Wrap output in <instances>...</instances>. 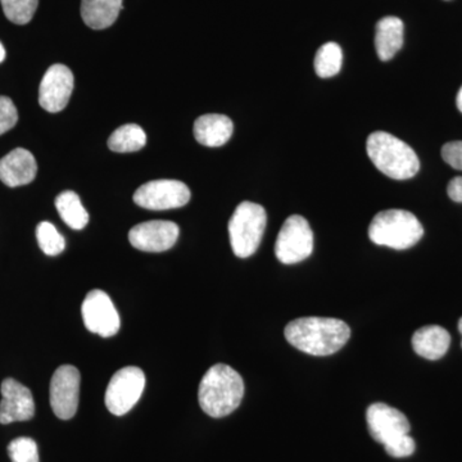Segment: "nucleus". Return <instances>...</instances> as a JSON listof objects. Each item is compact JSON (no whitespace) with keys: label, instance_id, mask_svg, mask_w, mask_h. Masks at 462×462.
<instances>
[{"label":"nucleus","instance_id":"obj_24","mask_svg":"<svg viewBox=\"0 0 462 462\" xmlns=\"http://www.w3.org/2000/svg\"><path fill=\"white\" fill-rule=\"evenodd\" d=\"M5 17L17 25H26L32 20L39 0H0Z\"/></svg>","mask_w":462,"mask_h":462},{"label":"nucleus","instance_id":"obj_13","mask_svg":"<svg viewBox=\"0 0 462 462\" xmlns=\"http://www.w3.org/2000/svg\"><path fill=\"white\" fill-rule=\"evenodd\" d=\"M179 233L178 225L171 221H148L134 226L130 230L129 240L133 247L139 251L160 254L175 245Z\"/></svg>","mask_w":462,"mask_h":462},{"label":"nucleus","instance_id":"obj_28","mask_svg":"<svg viewBox=\"0 0 462 462\" xmlns=\"http://www.w3.org/2000/svg\"><path fill=\"white\" fill-rule=\"evenodd\" d=\"M442 157L449 166L462 171V142L446 143L442 148Z\"/></svg>","mask_w":462,"mask_h":462},{"label":"nucleus","instance_id":"obj_20","mask_svg":"<svg viewBox=\"0 0 462 462\" xmlns=\"http://www.w3.org/2000/svg\"><path fill=\"white\" fill-rule=\"evenodd\" d=\"M56 208L60 218L71 229L81 230L89 223V214L75 191L67 190L56 199Z\"/></svg>","mask_w":462,"mask_h":462},{"label":"nucleus","instance_id":"obj_29","mask_svg":"<svg viewBox=\"0 0 462 462\" xmlns=\"http://www.w3.org/2000/svg\"><path fill=\"white\" fill-rule=\"evenodd\" d=\"M449 199L456 203H462V176L452 179L449 181L448 188H447Z\"/></svg>","mask_w":462,"mask_h":462},{"label":"nucleus","instance_id":"obj_31","mask_svg":"<svg viewBox=\"0 0 462 462\" xmlns=\"http://www.w3.org/2000/svg\"><path fill=\"white\" fill-rule=\"evenodd\" d=\"M5 60V47H3L2 42H0V63L3 62V60Z\"/></svg>","mask_w":462,"mask_h":462},{"label":"nucleus","instance_id":"obj_32","mask_svg":"<svg viewBox=\"0 0 462 462\" xmlns=\"http://www.w3.org/2000/svg\"><path fill=\"white\" fill-rule=\"evenodd\" d=\"M458 331H460L461 336H462V318L460 319V321H458ZM461 346H462V342H461Z\"/></svg>","mask_w":462,"mask_h":462},{"label":"nucleus","instance_id":"obj_3","mask_svg":"<svg viewBox=\"0 0 462 462\" xmlns=\"http://www.w3.org/2000/svg\"><path fill=\"white\" fill-rule=\"evenodd\" d=\"M367 156L380 172L394 180L411 179L420 169L418 154L409 144L385 132L367 138Z\"/></svg>","mask_w":462,"mask_h":462},{"label":"nucleus","instance_id":"obj_18","mask_svg":"<svg viewBox=\"0 0 462 462\" xmlns=\"http://www.w3.org/2000/svg\"><path fill=\"white\" fill-rule=\"evenodd\" d=\"M403 45V23L398 17L382 18L376 23L375 48L382 60H391Z\"/></svg>","mask_w":462,"mask_h":462},{"label":"nucleus","instance_id":"obj_19","mask_svg":"<svg viewBox=\"0 0 462 462\" xmlns=\"http://www.w3.org/2000/svg\"><path fill=\"white\" fill-rule=\"evenodd\" d=\"M123 9V0H81V17L90 29L105 30L114 25Z\"/></svg>","mask_w":462,"mask_h":462},{"label":"nucleus","instance_id":"obj_11","mask_svg":"<svg viewBox=\"0 0 462 462\" xmlns=\"http://www.w3.org/2000/svg\"><path fill=\"white\" fill-rule=\"evenodd\" d=\"M74 90V75L65 65L51 66L39 88V103L51 114L63 111L69 105Z\"/></svg>","mask_w":462,"mask_h":462},{"label":"nucleus","instance_id":"obj_17","mask_svg":"<svg viewBox=\"0 0 462 462\" xmlns=\"http://www.w3.org/2000/svg\"><path fill=\"white\" fill-rule=\"evenodd\" d=\"M449 345L451 336L445 328L438 325L420 328L412 337L413 351L427 360H439L448 351Z\"/></svg>","mask_w":462,"mask_h":462},{"label":"nucleus","instance_id":"obj_25","mask_svg":"<svg viewBox=\"0 0 462 462\" xmlns=\"http://www.w3.org/2000/svg\"><path fill=\"white\" fill-rule=\"evenodd\" d=\"M8 455L12 462H41L39 449L32 438L20 437L8 446Z\"/></svg>","mask_w":462,"mask_h":462},{"label":"nucleus","instance_id":"obj_4","mask_svg":"<svg viewBox=\"0 0 462 462\" xmlns=\"http://www.w3.org/2000/svg\"><path fill=\"white\" fill-rule=\"evenodd\" d=\"M424 236V229L415 215L403 209L379 212L369 226V238L376 245L398 249L413 247Z\"/></svg>","mask_w":462,"mask_h":462},{"label":"nucleus","instance_id":"obj_1","mask_svg":"<svg viewBox=\"0 0 462 462\" xmlns=\"http://www.w3.org/2000/svg\"><path fill=\"white\" fill-rule=\"evenodd\" d=\"M351 329L333 318H300L289 322L285 338L294 348L311 356H330L348 342Z\"/></svg>","mask_w":462,"mask_h":462},{"label":"nucleus","instance_id":"obj_30","mask_svg":"<svg viewBox=\"0 0 462 462\" xmlns=\"http://www.w3.org/2000/svg\"><path fill=\"white\" fill-rule=\"evenodd\" d=\"M456 105H457L458 111L462 114V87L460 91H458L457 98H456Z\"/></svg>","mask_w":462,"mask_h":462},{"label":"nucleus","instance_id":"obj_26","mask_svg":"<svg viewBox=\"0 0 462 462\" xmlns=\"http://www.w3.org/2000/svg\"><path fill=\"white\" fill-rule=\"evenodd\" d=\"M18 112L16 106L8 97L0 96V135L16 126Z\"/></svg>","mask_w":462,"mask_h":462},{"label":"nucleus","instance_id":"obj_15","mask_svg":"<svg viewBox=\"0 0 462 462\" xmlns=\"http://www.w3.org/2000/svg\"><path fill=\"white\" fill-rule=\"evenodd\" d=\"M38 173V163L32 152L17 148L0 160V180L9 188L30 184Z\"/></svg>","mask_w":462,"mask_h":462},{"label":"nucleus","instance_id":"obj_2","mask_svg":"<svg viewBox=\"0 0 462 462\" xmlns=\"http://www.w3.org/2000/svg\"><path fill=\"white\" fill-rule=\"evenodd\" d=\"M245 396V382L238 372L225 364L212 366L199 384L200 407L211 418L220 419L238 409Z\"/></svg>","mask_w":462,"mask_h":462},{"label":"nucleus","instance_id":"obj_21","mask_svg":"<svg viewBox=\"0 0 462 462\" xmlns=\"http://www.w3.org/2000/svg\"><path fill=\"white\" fill-rule=\"evenodd\" d=\"M147 135L139 125L127 124L118 127L108 139V148L117 153L138 152L145 147Z\"/></svg>","mask_w":462,"mask_h":462},{"label":"nucleus","instance_id":"obj_22","mask_svg":"<svg viewBox=\"0 0 462 462\" xmlns=\"http://www.w3.org/2000/svg\"><path fill=\"white\" fill-rule=\"evenodd\" d=\"M342 50L337 42H327L319 48L315 57L316 74L322 79L336 76L342 69Z\"/></svg>","mask_w":462,"mask_h":462},{"label":"nucleus","instance_id":"obj_27","mask_svg":"<svg viewBox=\"0 0 462 462\" xmlns=\"http://www.w3.org/2000/svg\"><path fill=\"white\" fill-rule=\"evenodd\" d=\"M384 448L392 457L402 458L411 456L415 452L416 445L415 440L409 434H404V436L388 442L387 445H384Z\"/></svg>","mask_w":462,"mask_h":462},{"label":"nucleus","instance_id":"obj_10","mask_svg":"<svg viewBox=\"0 0 462 462\" xmlns=\"http://www.w3.org/2000/svg\"><path fill=\"white\" fill-rule=\"evenodd\" d=\"M81 376L71 365L58 367L51 382V406L57 418L69 420L78 412Z\"/></svg>","mask_w":462,"mask_h":462},{"label":"nucleus","instance_id":"obj_9","mask_svg":"<svg viewBox=\"0 0 462 462\" xmlns=\"http://www.w3.org/2000/svg\"><path fill=\"white\" fill-rule=\"evenodd\" d=\"M85 327L90 333L109 338L121 328L120 315L106 291L94 289L85 297L81 306Z\"/></svg>","mask_w":462,"mask_h":462},{"label":"nucleus","instance_id":"obj_6","mask_svg":"<svg viewBox=\"0 0 462 462\" xmlns=\"http://www.w3.org/2000/svg\"><path fill=\"white\" fill-rule=\"evenodd\" d=\"M314 251V233L309 221L300 215H293L282 224L276 239L275 254L284 264L300 263L311 256Z\"/></svg>","mask_w":462,"mask_h":462},{"label":"nucleus","instance_id":"obj_23","mask_svg":"<svg viewBox=\"0 0 462 462\" xmlns=\"http://www.w3.org/2000/svg\"><path fill=\"white\" fill-rule=\"evenodd\" d=\"M36 239H38L39 247L47 256H58L65 251V238L60 236L56 226L48 221H42L36 227Z\"/></svg>","mask_w":462,"mask_h":462},{"label":"nucleus","instance_id":"obj_12","mask_svg":"<svg viewBox=\"0 0 462 462\" xmlns=\"http://www.w3.org/2000/svg\"><path fill=\"white\" fill-rule=\"evenodd\" d=\"M366 420L370 436L383 446L411 430L406 416L385 403L372 404L367 409Z\"/></svg>","mask_w":462,"mask_h":462},{"label":"nucleus","instance_id":"obj_16","mask_svg":"<svg viewBox=\"0 0 462 462\" xmlns=\"http://www.w3.org/2000/svg\"><path fill=\"white\" fill-rule=\"evenodd\" d=\"M233 121L227 116L209 114L200 116L194 123V136L206 147H221L233 135Z\"/></svg>","mask_w":462,"mask_h":462},{"label":"nucleus","instance_id":"obj_8","mask_svg":"<svg viewBox=\"0 0 462 462\" xmlns=\"http://www.w3.org/2000/svg\"><path fill=\"white\" fill-rule=\"evenodd\" d=\"M190 200V190L178 180H154L143 184L134 194V202L152 211L180 208Z\"/></svg>","mask_w":462,"mask_h":462},{"label":"nucleus","instance_id":"obj_7","mask_svg":"<svg viewBox=\"0 0 462 462\" xmlns=\"http://www.w3.org/2000/svg\"><path fill=\"white\" fill-rule=\"evenodd\" d=\"M145 387V375L135 366L124 367L112 376L106 391V406L116 416L130 411L141 400Z\"/></svg>","mask_w":462,"mask_h":462},{"label":"nucleus","instance_id":"obj_5","mask_svg":"<svg viewBox=\"0 0 462 462\" xmlns=\"http://www.w3.org/2000/svg\"><path fill=\"white\" fill-rule=\"evenodd\" d=\"M267 215L263 206L242 202L229 221L231 249L236 257L247 258L256 254L266 229Z\"/></svg>","mask_w":462,"mask_h":462},{"label":"nucleus","instance_id":"obj_14","mask_svg":"<svg viewBox=\"0 0 462 462\" xmlns=\"http://www.w3.org/2000/svg\"><path fill=\"white\" fill-rule=\"evenodd\" d=\"M35 415V402L32 391L14 379L2 383V402H0V424L14 421H29Z\"/></svg>","mask_w":462,"mask_h":462}]
</instances>
